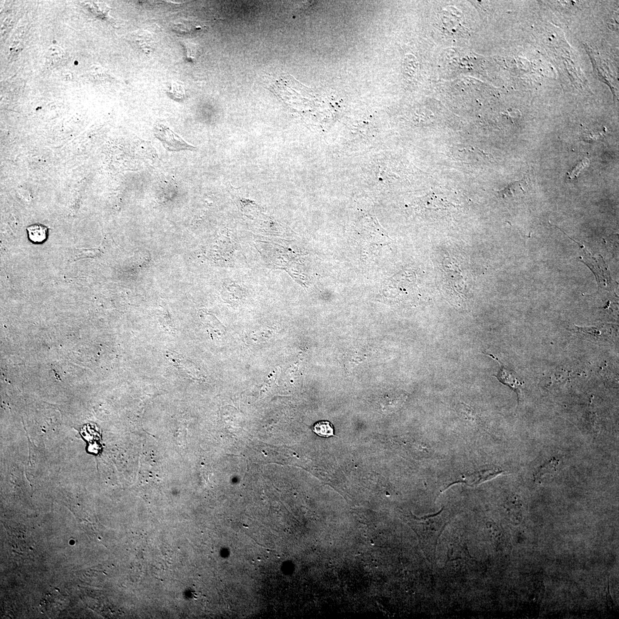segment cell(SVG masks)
Masks as SVG:
<instances>
[{
  "label": "cell",
  "mask_w": 619,
  "mask_h": 619,
  "mask_svg": "<svg viewBox=\"0 0 619 619\" xmlns=\"http://www.w3.org/2000/svg\"><path fill=\"white\" fill-rule=\"evenodd\" d=\"M155 136L163 144L164 147L171 151H179L181 150L194 151L196 148L185 142L182 138L176 135L167 126L158 125L155 128Z\"/></svg>",
  "instance_id": "cell-1"
},
{
  "label": "cell",
  "mask_w": 619,
  "mask_h": 619,
  "mask_svg": "<svg viewBox=\"0 0 619 619\" xmlns=\"http://www.w3.org/2000/svg\"><path fill=\"white\" fill-rule=\"evenodd\" d=\"M487 356H490L493 359L497 361L500 365V369L497 374L495 377L497 378L499 382L502 384L506 385L514 390L515 393L517 394L519 397L520 393V388L523 385L524 382L520 380V377L512 369L508 368L507 366L504 365L498 358L495 357L493 355L487 354Z\"/></svg>",
  "instance_id": "cell-2"
},
{
  "label": "cell",
  "mask_w": 619,
  "mask_h": 619,
  "mask_svg": "<svg viewBox=\"0 0 619 619\" xmlns=\"http://www.w3.org/2000/svg\"><path fill=\"white\" fill-rule=\"evenodd\" d=\"M80 433L88 443L87 450L91 454L99 455L103 448L102 443L101 433L96 425L90 424L85 425L81 429Z\"/></svg>",
  "instance_id": "cell-3"
},
{
  "label": "cell",
  "mask_w": 619,
  "mask_h": 619,
  "mask_svg": "<svg viewBox=\"0 0 619 619\" xmlns=\"http://www.w3.org/2000/svg\"><path fill=\"white\" fill-rule=\"evenodd\" d=\"M502 472V470L498 467L484 469V470L472 473L471 474L464 475L454 483H463L470 486H477V485L494 478L501 474Z\"/></svg>",
  "instance_id": "cell-4"
},
{
  "label": "cell",
  "mask_w": 619,
  "mask_h": 619,
  "mask_svg": "<svg viewBox=\"0 0 619 619\" xmlns=\"http://www.w3.org/2000/svg\"><path fill=\"white\" fill-rule=\"evenodd\" d=\"M132 41L137 48L147 54L151 53L155 47L152 35L147 31L135 32L132 35Z\"/></svg>",
  "instance_id": "cell-5"
},
{
  "label": "cell",
  "mask_w": 619,
  "mask_h": 619,
  "mask_svg": "<svg viewBox=\"0 0 619 619\" xmlns=\"http://www.w3.org/2000/svg\"><path fill=\"white\" fill-rule=\"evenodd\" d=\"M28 236L32 242L41 244L47 239L49 228L41 224L31 225L27 228Z\"/></svg>",
  "instance_id": "cell-6"
},
{
  "label": "cell",
  "mask_w": 619,
  "mask_h": 619,
  "mask_svg": "<svg viewBox=\"0 0 619 619\" xmlns=\"http://www.w3.org/2000/svg\"><path fill=\"white\" fill-rule=\"evenodd\" d=\"M64 58V53L58 47H52L47 54V62L50 67H56L61 64Z\"/></svg>",
  "instance_id": "cell-7"
},
{
  "label": "cell",
  "mask_w": 619,
  "mask_h": 619,
  "mask_svg": "<svg viewBox=\"0 0 619 619\" xmlns=\"http://www.w3.org/2000/svg\"><path fill=\"white\" fill-rule=\"evenodd\" d=\"M313 431L318 436L323 437H329L333 436L334 428L333 425L328 421H320L314 425Z\"/></svg>",
  "instance_id": "cell-8"
},
{
  "label": "cell",
  "mask_w": 619,
  "mask_h": 619,
  "mask_svg": "<svg viewBox=\"0 0 619 619\" xmlns=\"http://www.w3.org/2000/svg\"><path fill=\"white\" fill-rule=\"evenodd\" d=\"M168 93L173 99L177 100H182L185 97V91L183 86H181L177 83L173 82L171 85L170 90L168 91Z\"/></svg>",
  "instance_id": "cell-9"
},
{
  "label": "cell",
  "mask_w": 619,
  "mask_h": 619,
  "mask_svg": "<svg viewBox=\"0 0 619 619\" xmlns=\"http://www.w3.org/2000/svg\"><path fill=\"white\" fill-rule=\"evenodd\" d=\"M557 460L554 459L551 460L550 462L545 464L541 468H540L539 470L536 473L535 476V479H538L540 476H543L548 472H553L556 470Z\"/></svg>",
  "instance_id": "cell-10"
},
{
  "label": "cell",
  "mask_w": 619,
  "mask_h": 619,
  "mask_svg": "<svg viewBox=\"0 0 619 619\" xmlns=\"http://www.w3.org/2000/svg\"><path fill=\"white\" fill-rule=\"evenodd\" d=\"M184 47L187 60L189 61H194L198 51L196 46L192 44V43H185Z\"/></svg>",
  "instance_id": "cell-11"
},
{
  "label": "cell",
  "mask_w": 619,
  "mask_h": 619,
  "mask_svg": "<svg viewBox=\"0 0 619 619\" xmlns=\"http://www.w3.org/2000/svg\"><path fill=\"white\" fill-rule=\"evenodd\" d=\"M587 161H588L586 160H583V161L581 162V163L580 164L577 165V167L574 168V169H573L572 171H571V173H570V176L571 177V178H572V177H573L574 175H575V174H577V172L578 170H579V171H580L581 169H582V168L585 167V165L587 164V163H588V162Z\"/></svg>",
  "instance_id": "cell-12"
}]
</instances>
